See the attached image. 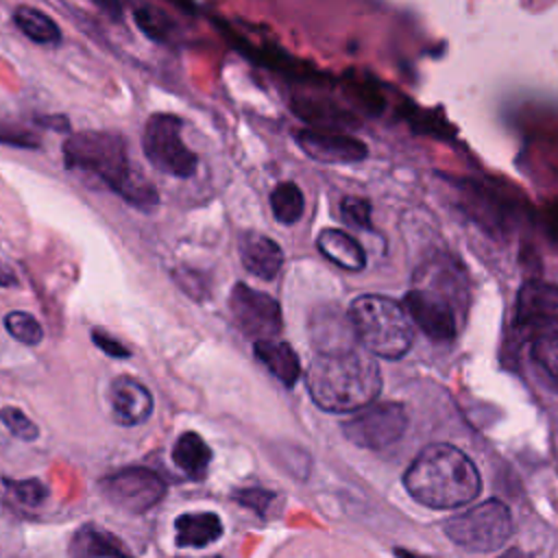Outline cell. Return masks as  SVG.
I'll return each mask as SVG.
<instances>
[{"instance_id":"1","label":"cell","mask_w":558,"mask_h":558,"mask_svg":"<svg viewBox=\"0 0 558 558\" xmlns=\"http://www.w3.org/2000/svg\"><path fill=\"white\" fill-rule=\"evenodd\" d=\"M305 384L312 401L333 414L360 412L381 390V373L375 357L357 344L316 353L307 366Z\"/></svg>"},{"instance_id":"2","label":"cell","mask_w":558,"mask_h":558,"mask_svg":"<svg viewBox=\"0 0 558 558\" xmlns=\"http://www.w3.org/2000/svg\"><path fill=\"white\" fill-rule=\"evenodd\" d=\"M63 161L72 170L92 172L109 190L135 207H153L159 196L155 185L142 177L131 161L126 142L111 131H81L63 142Z\"/></svg>"},{"instance_id":"3","label":"cell","mask_w":558,"mask_h":558,"mask_svg":"<svg viewBox=\"0 0 558 558\" xmlns=\"http://www.w3.org/2000/svg\"><path fill=\"white\" fill-rule=\"evenodd\" d=\"M405 490L423 506L451 510L471 504L482 490L475 462L458 447L434 442L418 451L403 473Z\"/></svg>"},{"instance_id":"4","label":"cell","mask_w":558,"mask_h":558,"mask_svg":"<svg viewBox=\"0 0 558 558\" xmlns=\"http://www.w3.org/2000/svg\"><path fill=\"white\" fill-rule=\"evenodd\" d=\"M347 316L357 342L371 355L399 360L412 349L414 329L401 303L381 294H362L351 303Z\"/></svg>"},{"instance_id":"5","label":"cell","mask_w":558,"mask_h":558,"mask_svg":"<svg viewBox=\"0 0 558 558\" xmlns=\"http://www.w3.org/2000/svg\"><path fill=\"white\" fill-rule=\"evenodd\" d=\"M449 541L469 551H495L512 534V514L499 499H486L442 523Z\"/></svg>"},{"instance_id":"6","label":"cell","mask_w":558,"mask_h":558,"mask_svg":"<svg viewBox=\"0 0 558 558\" xmlns=\"http://www.w3.org/2000/svg\"><path fill=\"white\" fill-rule=\"evenodd\" d=\"M181 129L183 120L179 116L153 113L144 124L142 148L153 168L177 179H187L198 168V155L187 148Z\"/></svg>"},{"instance_id":"7","label":"cell","mask_w":558,"mask_h":558,"mask_svg":"<svg viewBox=\"0 0 558 558\" xmlns=\"http://www.w3.org/2000/svg\"><path fill=\"white\" fill-rule=\"evenodd\" d=\"M100 493L120 510L142 514L163 499L166 484L153 469L126 466L105 475L100 480Z\"/></svg>"},{"instance_id":"8","label":"cell","mask_w":558,"mask_h":558,"mask_svg":"<svg viewBox=\"0 0 558 558\" xmlns=\"http://www.w3.org/2000/svg\"><path fill=\"white\" fill-rule=\"evenodd\" d=\"M408 427L405 408L397 401H379L342 423L344 436L364 449H384L397 442Z\"/></svg>"},{"instance_id":"9","label":"cell","mask_w":558,"mask_h":558,"mask_svg":"<svg viewBox=\"0 0 558 558\" xmlns=\"http://www.w3.org/2000/svg\"><path fill=\"white\" fill-rule=\"evenodd\" d=\"M229 310L238 329L257 340H275L281 331V307L279 303L246 283H235L229 294Z\"/></svg>"},{"instance_id":"10","label":"cell","mask_w":558,"mask_h":558,"mask_svg":"<svg viewBox=\"0 0 558 558\" xmlns=\"http://www.w3.org/2000/svg\"><path fill=\"white\" fill-rule=\"evenodd\" d=\"M403 307L427 338L445 342L456 336V314L445 294L432 288H414L405 294Z\"/></svg>"},{"instance_id":"11","label":"cell","mask_w":558,"mask_h":558,"mask_svg":"<svg viewBox=\"0 0 558 558\" xmlns=\"http://www.w3.org/2000/svg\"><path fill=\"white\" fill-rule=\"evenodd\" d=\"M109 405L116 423L124 427L142 425L153 414L150 390L131 375H118L109 384Z\"/></svg>"},{"instance_id":"12","label":"cell","mask_w":558,"mask_h":558,"mask_svg":"<svg viewBox=\"0 0 558 558\" xmlns=\"http://www.w3.org/2000/svg\"><path fill=\"white\" fill-rule=\"evenodd\" d=\"M517 320L543 333L551 331L549 327H558V288L545 281L523 283L517 301Z\"/></svg>"},{"instance_id":"13","label":"cell","mask_w":558,"mask_h":558,"mask_svg":"<svg viewBox=\"0 0 558 558\" xmlns=\"http://www.w3.org/2000/svg\"><path fill=\"white\" fill-rule=\"evenodd\" d=\"M299 148L310 155L316 161L325 163H349V161H362L366 157V146L349 135L338 133H323L303 129L296 133Z\"/></svg>"},{"instance_id":"14","label":"cell","mask_w":558,"mask_h":558,"mask_svg":"<svg viewBox=\"0 0 558 558\" xmlns=\"http://www.w3.org/2000/svg\"><path fill=\"white\" fill-rule=\"evenodd\" d=\"M240 259L251 275L270 281L281 270L283 251L272 238L257 231H246L240 240Z\"/></svg>"},{"instance_id":"15","label":"cell","mask_w":558,"mask_h":558,"mask_svg":"<svg viewBox=\"0 0 558 558\" xmlns=\"http://www.w3.org/2000/svg\"><path fill=\"white\" fill-rule=\"evenodd\" d=\"M70 558H133L126 545L96 523L81 525L70 541Z\"/></svg>"},{"instance_id":"16","label":"cell","mask_w":558,"mask_h":558,"mask_svg":"<svg viewBox=\"0 0 558 558\" xmlns=\"http://www.w3.org/2000/svg\"><path fill=\"white\" fill-rule=\"evenodd\" d=\"M255 357L286 386L292 388L301 377V362L294 349L281 340H257L253 342Z\"/></svg>"},{"instance_id":"17","label":"cell","mask_w":558,"mask_h":558,"mask_svg":"<svg viewBox=\"0 0 558 558\" xmlns=\"http://www.w3.org/2000/svg\"><path fill=\"white\" fill-rule=\"evenodd\" d=\"M318 251L344 270H362L366 266V253L362 244L342 229H323L316 238Z\"/></svg>"},{"instance_id":"18","label":"cell","mask_w":558,"mask_h":558,"mask_svg":"<svg viewBox=\"0 0 558 558\" xmlns=\"http://www.w3.org/2000/svg\"><path fill=\"white\" fill-rule=\"evenodd\" d=\"M179 547H207L222 536V521L216 512H183L174 521Z\"/></svg>"},{"instance_id":"19","label":"cell","mask_w":558,"mask_h":558,"mask_svg":"<svg viewBox=\"0 0 558 558\" xmlns=\"http://www.w3.org/2000/svg\"><path fill=\"white\" fill-rule=\"evenodd\" d=\"M172 462L192 480H201L211 462V449L196 432H183L172 445Z\"/></svg>"},{"instance_id":"20","label":"cell","mask_w":558,"mask_h":558,"mask_svg":"<svg viewBox=\"0 0 558 558\" xmlns=\"http://www.w3.org/2000/svg\"><path fill=\"white\" fill-rule=\"evenodd\" d=\"M13 22L35 44H41V46H59L61 44V28L57 26V22L35 7L20 4L13 11Z\"/></svg>"},{"instance_id":"21","label":"cell","mask_w":558,"mask_h":558,"mask_svg":"<svg viewBox=\"0 0 558 558\" xmlns=\"http://www.w3.org/2000/svg\"><path fill=\"white\" fill-rule=\"evenodd\" d=\"M530 360L541 384L558 392V331L556 329L541 333L532 342Z\"/></svg>"},{"instance_id":"22","label":"cell","mask_w":558,"mask_h":558,"mask_svg":"<svg viewBox=\"0 0 558 558\" xmlns=\"http://www.w3.org/2000/svg\"><path fill=\"white\" fill-rule=\"evenodd\" d=\"M270 209L277 222L294 225L301 220L305 209V198L294 181H281L270 192Z\"/></svg>"},{"instance_id":"23","label":"cell","mask_w":558,"mask_h":558,"mask_svg":"<svg viewBox=\"0 0 558 558\" xmlns=\"http://www.w3.org/2000/svg\"><path fill=\"white\" fill-rule=\"evenodd\" d=\"M4 327L17 342H22L26 347H35L44 340V329H41L39 320L28 312H22V310L9 312L4 316Z\"/></svg>"},{"instance_id":"24","label":"cell","mask_w":558,"mask_h":558,"mask_svg":"<svg viewBox=\"0 0 558 558\" xmlns=\"http://www.w3.org/2000/svg\"><path fill=\"white\" fill-rule=\"evenodd\" d=\"M135 24L146 33V37L155 39V41H170V37L174 35V22L159 9L155 7H140L135 11Z\"/></svg>"},{"instance_id":"25","label":"cell","mask_w":558,"mask_h":558,"mask_svg":"<svg viewBox=\"0 0 558 558\" xmlns=\"http://www.w3.org/2000/svg\"><path fill=\"white\" fill-rule=\"evenodd\" d=\"M0 423L20 440H37L39 427L15 405L0 408Z\"/></svg>"},{"instance_id":"26","label":"cell","mask_w":558,"mask_h":558,"mask_svg":"<svg viewBox=\"0 0 558 558\" xmlns=\"http://www.w3.org/2000/svg\"><path fill=\"white\" fill-rule=\"evenodd\" d=\"M7 486L11 488L13 497L28 506V508H37L44 504V499L48 497V488L39 482V480H20V482H9L7 480Z\"/></svg>"},{"instance_id":"27","label":"cell","mask_w":558,"mask_h":558,"mask_svg":"<svg viewBox=\"0 0 558 558\" xmlns=\"http://www.w3.org/2000/svg\"><path fill=\"white\" fill-rule=\"evenodd\" d=\"M340 214L347 225L357 229H371V205L357 196H344L340 203Z\"/></svg>"},{"instance_id":"28","label":"cell","mask_w":558,"mask_h":558,"mask_svg":"<svg viewBox=\"0 0 558 558\" xmlns=\"http://www.w3.org/2000/svg\"><path fill=\"white\" fill-rule=\"evenodd\" d=\"M233 499L240 506H244V508H248V510H253L257 514H266L270 501L275 499V493L264 490V488H240V490L233 493Z\"/></svg>"},{"instance_id":"29","label":"cell","mask_w":558,"mask_h":558,"mask_svg":"<svg viewBox=\"0 0 558 558\" xmlns=\"http://www.w3.org/2000/svg\"><path fill=\"white\" fill-rule=\"evenodd\" d=\"M92 340H94V344H96L100 351H105V353L111 355V357H129V355H131V351H129L122 342H118L116 338H111V336L105 333L102 329H92Z\"/></svg>"},{"instance_id":"30","label":"cell","mask_w":558,"mask_h":558,"mask_svg":"<svg viewBox=\"0 0 558 558\" xmlns=\"http://www.w3.org/2000/svg\"><path fill=\"white\" fill-rule=\"evenodd\" d=\"M9 286H17V277L4 262H0V288H9Z\"/></svg>"},{"instance_id":"31","label":"cell","mask_w":558,"mask_h":558,"mask_svg":"<svg viewBox=\"0 0 558 558\" xmlns=\"http://www.w3.org/2000/svg\"><path fill=\"white\" fill-rule=\"evenodd\" d=\"M497 558H532V556L525 554V551L519 549V547H512V549H506L504 554H499Z\"/></svg>"},{"instance_id":"32","label":"cell","mask_w":558,"mask_h":558,"mask_svg":"<svg viewBox=\"0 0 558 558\" xmlns=\"http://www.w3.org/2000/svg\"><path fill=\"white\" fill-rule=\"evenodd\" d=\"M395 556H397V558H429V556H423V554H414V551H410V549H403V547H397V549H395Z\"/></svg>"},{"instance_id":"33","label":"cell","mask_w":558,"mask_h":558,"mask_svg":"<svg viewBox=\"0 0 558 558\" xmlns=\"http://www.w3.org/2000/svg\"><path fill=\"white\" fill-rule=\"evenodd\" d=\"M214 558H220V556H214Z\"/></svg>"}]
</instances>
